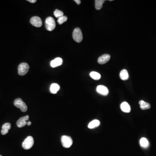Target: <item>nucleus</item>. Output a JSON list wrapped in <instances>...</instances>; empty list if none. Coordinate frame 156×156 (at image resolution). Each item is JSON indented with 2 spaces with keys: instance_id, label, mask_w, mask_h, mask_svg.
I'll list each match as a JSON object with an SVG mask.
<instances>
[{
  "instance_id": "20e7f679",
  "label": "nucleus",
  "mask_w": 156,
  "mask_h": 156,
  "mask_svg": "<svg viewBox=\"0 0 156 156\" xmlns=\"http://www.w3.org/2000/svg\"><path fill=\"white\" fill-rule=\"evenodd\" d=\"M30 66L28 64L25 62L21 64L18 67V74L19 76H25L29 70Z\"/></svg>"
},
{
  "instance_id": "a878e982",
  "label": "nucleus",
  "mask_w": 156,
  "mask_h": 156,
  "mask_svg": "<svg viewBox=\"0 0 156 156\" xmlns=\"http://www.w3.org/2000/svg\"><path fill=\"white\" fill-rule=\"evenodd\" d=\"M0 156H1V155H0Z\"/></svg>"
},
{
  "instance_id": "f03ea898",
  "label": "nucleus",
  "mask_w": 156,
  "mask_h": 156,
  "mask_svg": "<svg viewBox=\"0 0 156 156\" xmlns=\"http://www.w3.org/2000/svg\"><path fill=\"white\" fill-rule=\"evenodd\" d=\"M73 39L77 43H80L83 39L82 31L79 28H76L74 30L72 33Z\"/></svg>"
},
{
  "instance_id": "0eeeda50",
  "label": "nucleus",
  "mask_w": 156,
  "mask_h": 156,
  "mask_svg": "<svg viewBox=\"0 0 156 156\" xmlns=\"http://www.w3.org/2000/svg\"><path fill=\"white\" fill-rule=\"evenodd\" d=\"M31 24L37 27H40L42 25V21L40 17L37 16L33 17L30 19Z\"/></svg>"
},
{
  "instance_id": "f3484780",
  "label": "nucleus",
  "mask_w": 156,
  "mask_h": 156,
  "mask_svg": "<svg viewBox=\"0 0 156 156\" xmlns=\"http://www.w3.org/2000/svg\"><path fill=\"white\" fill-rule=\"evenodd\" d=\"M100 124V122L99 120L96 119L94 120L89 123L88 125V128L90 129H92L98 127Z\"/></svg>"
},
{
  "instance_id": "1a4fd4ad",
  "label": "nucleus",
  "mask_w": 156,
  "mask_h": 156,
  "mask_svg": "<svg viewBox=\"0 0 156 156\" xmlns=\"http://www.w3.org/2000/svg\"><path fill=\"white\" fill-rule=\"evenodd\" d=\"M96 91L99 94H101V95L106 96L109 94V89L104 85H98L96 88Z\"/></svg>"
},
{
  "instance_id": "b1692460",
  "label": "nucleus",
  "mask_w": 156,
  "mask_h": 156,
  "mask_svg": "<svg viewBox=\"0 0 156 156\" xmlns=\"http://www.w3.org/2000/svg\"><path fill=\"white\" fill-rule=\"evenodd\" d=\"M74 1L76 2V3L78 5H79L81 4V1H80V0H75Z\"/></svg>"
},
{
  "instance_id": "39448f33",
  "label": "nucleus",
  "mask_w": 156,
  "mask_h": 156,
  "mask_svg": "<svg viewBox=\"0 0 156 156\" xmlns=\"http://www.w3.org/2000/svg\"><path fill=\"white\" fill-rule=\"evenodd\" d=\"M34 144V140L32 136H28L22 143V147L25 150H29Z\"/></svg>"
},
{
  "instance_id": "aec40b11",
  "label": "nucleus",
  "mask_w": 156,
  "mask_h": 156,
  "mask_svg": "<svg viewBox=\"0 0 156 156\" xmlns=\"http://www.w3.org/2000/svg\"><path fill=\"white\" fill-rule=\"evenodd\" d=\"M90 76L92 79L95 80H98L101 78V76L99 73H98L97 72H94V71L91 72L90 73Z\"/></svg>"
},
{
  "instance_id": "dca6fc26",
  "label": "nucleus",
  "mask_w": 156,
  "mask_h": 156,
  "mask_svg": "<svg viewBox=\"0 0 156 156\" xmlns=\"http://www.w3.org/2000/svg\"><path fill=\"white\" fill-rule=\"evenodd\" d=\"M60 89V85L56 83H53L50 86V92L52 94H56Z\"/></svg>"
},
{
  "instance_id": "ddd939ff",
  "label": "nucleus",
  "mask_w": 156,
  "mask_h": 156,
  "mask_svg": "<svg viewBox=\"0 0 156 156\" xmlns=\"http://www.w3.org/2000/svg\"><path fill=\"white\" fill-rule=\"evenodd\" d=\"M121 109L123 112L125 113H129L130 112V106L127 102H123L121 104Z\"/></svg>"
},
{
  "instance_id": "f257e3e1",
  "label": "nucleus",
  "mask_w": 156,
  "mask_h": 156,
  "mask_svg": "<svg viewBox=\"0 0 156 156\" xmlns=\"http://www.w3.org/2000/svg\"><path fill=\"white\" fill-rule=\"evenodd\" d=\"M14 105L16 107L21 109L22 112H25L27 110V106L25 104V102H23L22 99L18 98L15 100L14 101Z\"/></svg>"
},
{
  "instance_id": "4468645a",
  "label": "nucleus",
  "mask_w": 156,
  "mask_h": 156,
  "mask_svg": "<svg viewBox=\"0 0 156 156\" xmlns=\"http://www.w3.org/2000/svg\"><path fill=\"white\" fill-rule=\"evenodd\" d=\"M120 77L122 80L125 81L128 80L129 78V75L127 70H122L120 73Z\"/></svg>"
},
{
  "instance_id": "412c9836",
  "label": "nucleus",
  "mask_w": 156,
  "mask_h": 156,
  "mask_svg": "<svg viewBox=\"0 0 156 156\" xmlns=\"http://www.w3.org/2000/svg\"><path fill=\"white\" fill-rule=\"evenodd\" d=\"M54 15L56 18H58L64 16V13L61 11L56 9L54 12Z\"/></svg>"
},
{
  "instance_id": "5701e85b",
  "label": "nucleus",
  "mask_w": 156,
  "mask_h": 156,
  "mask_svg": "<svg viewBox=\"0 0 156 156\" xmlns=\"http://www.w3.org/2000/svg\"><path fill=\"white\" fill-rule=\"evenodd\" d=\"M27 1L31 3H35L37 2V0H28Z\"/></svg>"
},
{
  "instance_id": "9d476101",
  "label": "nucleus",
  "mask_w": 156,
  "mask_h": 156,
  "mask_svg": "<svg viewBox=\"0 0 156 156\" xmlns=\"http://www.w3.org/2000/svg\"><path fill=\"white\" fill-rule=\"evenodd\" d=\"M110 58L111 56L109 54H104L99 57L97 62L100 64H104L110 60Z\"/></svg>"
},
{
  "instance_id": "4be33fe9",
  "label": "nucleus",
  "mask_w": 156,
  "mask_h": 156,
  "mask_svg": "<svg viewBox=\"0 0 156 156\" xmlns=\"http://www.w3.org/2000/svg\"><path fill=\"white\" fill-rule=\"evenodd\" d=\"M67 17L66 16H63L62 17L58 18V23L60 25H62L64 22H66L67 21Z\"/></svg>"
},
{
  "instance_id": "2eb2a0df",
  "label": "nucleus",
  "mask_w": 156,
  "mask_h": 156,
  "mask_svg": "<svg viewBox=\"0 0 156 156\" xmlns=\"http://www.w3.org/2000/svg\"><path fill=\"white\" fill-rule=\"evenodd\" d=\"M139 105H140V109L142 110H147L150 108V105L148 103H146L143 100H140L139 101Z\"/></svg>"
},
{
  "instance_id": "423d86ee",
  "label": "nucleus",
  "mask_w": 156,
  "mask_h": 156,
  "mask_svg": "<svg viewBox=\"0 0 156 156\" xmlns=\"http://www.w3.org/2000/svg\"><path fill=\"white\" fill-rule=\"evenodd\" d=\"M61 142L64 148H70L73 144L72 138L68 136H62L61 138Z\"/></svg>"
},
{
  "instance_id": "7ed1b4c3",
  "label": "nucleus",
  "mask_w": 156,
  "mask_h": 156,
  "mask_svg": "<svg viewBox=\"0 0 156 156\" xmlns=\"http://www.w3.org/2000/svg\"><path fill=\"white\" fill-rule=\"evenodd\" d=\"M46 27L47 31H51L56 27V23L55 20L52 17H49L46 19Z\"/></svg>"
},
{
  "instance_id": "a211bd4d",
  "label": "nucleus",
  "mask_w": 156,
  "mask_h": 156,
  "mask_svg": "<svg viewBox=\"0 0 156 156\" xmlns=\"http://www.w3.org/2000/svg\"><path fill=\"white\" fill-rule=\"evenodd\" d=\"M140 144L142 147L144 148H148L149 146V142L147 139L145 138H142L140 139Z\"/></svg>"
},
{
  "instance_id": "9b49d317",
  "label": "nucleus",
  "mask_w": 156,
  "mask_h": 156,
  "mask_svg": "<svg viewBox=\"0 0 156 156\" xmlns=\"http://www.w3.org/2000/svg\"><path fill=\"white\" fill-rule=\"evenodd\" d=\"M62 62H63V60L62 58L60 57L56 58L51 62L50 66L52 68H55L62 65Z\"/></svg>"
},
{
  "instance_id": "393cba45",
  "label": "nucleus",
  "mask_w": 156,
  "mask_h": 156,
  "mask_svg": "<svg viewBox=\"0 0 156 156\" xmlns=\"http://www.w3.org/2000/svg\"><path fill=\"white\" fill-rule=\"evenodd\" d=\"M27 125L29 126L31 125V122L30 121H29L28 122H27Z\"/></svg>"
},
{
  "instance_id": "6ab92c4d",
  "label": "nucleus",
  "mask_w": 156,
  "mask_h": 156,
  "mask_svg": "<svg viewBox=\"0 0 156 156\" xmlns=\"http://www.w3.org/2000/svg\"><path fill=\"white\" fill-rule=\"evenodd\" d=\"M105 2V0H95V8L97 10H100L103 7V4Z\"/></svg>"
},
{
  "instance_id": "f8f14e48",
  "label": "nucleus",
  "mask_w": 156,
  "mask_h": 156,
  "mask_svg": "<svg viewBox=\"0 0 156 156\" xmlns=\"http://www.w3.org/2000/svg\"><path fill=\"white\" fill-rule=\"evenodd\" d=\"M11 128V124L10 123H6L3 124L2 127V130L1 131V134L5 135L8 133L9 130Z\"/></svg>"
},
{
  "instance_id": "6e6552de",
  "label": "nucleus",
  "mask_w": 156,
  "mask_h": 156,
  "mask_svg": "<svg viewBox=\"0 0 156 156\" xmlns=\"http://www.w3.org/2000/svg\"><path fill=\"white\" fill-rule=\"evenodd\" d=\"M29 116L26 115L25 117H23L19 118L17 122V125L18 128H22L26 125L27 123L29 121Z\"/></svg>"
}]
</instances>
